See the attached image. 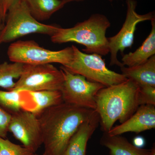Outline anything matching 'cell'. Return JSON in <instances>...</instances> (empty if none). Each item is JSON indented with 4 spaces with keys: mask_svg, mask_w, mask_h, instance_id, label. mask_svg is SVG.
Masks as SVG:
<instances>
[{
    "mask_svg": "<svg viewBox=\"0 0 155 155\" xmlns=\"http://www.w3.org/2000/svg\"><path fill=\"white\" fill-rule=\"evenodd\" d=\"M95 110L63 102L51 107L38 117L45 155H63L70 138Z\"/></svg>",
    "mask_w": 155,
    "mask_h": 155,
    "instance_id": "1",
    "label": "cell"
},
{
    "mask_svg": "<svg viewBox=\"0 0 155 155\" xmlns=\"http://www.w3.org/2000/svg\"><path fill=\"white\" fill-rule=\"evenodd\" d=\"M138 94V85L129 79L98 92L95 110L105 132L110 131L116 121L123 123L135 113L140 106Z\"/></svg>",
    "mask_w": 155,
    "mask_h": 155,
    "instance_id": "2",
    "label": "cell"
},
{
    "mask_svg": "<svg viewBox=\"0 0 155 155\" xmlns=\"http://www.w3.org/2000/svg\"><path fill=\"white\" fill-rule=\"evenodd\" d=\"M110 25V20L106 16L94 14L88 19L78 22L71 28L58 27L51 36V39L54 43L60 44L77 43L85 46L82 50L84 52L106 56L110 53L106 33Z\"/></svg>",
    "mask_w": 155,
    "mask_h": 155,
    "instance_id": "3",
    "label": "cell"
},
{
    "mask_svg": "<svg viewBox=\"0 0 155 155\" xmlns=\"http://www.w3.org/2000/svg\"><path fill=\"white\" fill-rule=\"evenodd\" d=\"M59 26L38 22L22 0H16L8 11L0 33V45L14 42L25 35L40 34L52 36Z\"/></svg>",
    "mask_w": 155,
    "mask_h": 155,
    "instance_id": "4",
    "label": "cell"
},
{
    "mask_svg": "<svg viewBox=\"0 0 155 155\" xmlns=\"http://www.w3.org/2000/svg\"><path fill=\"white\" fill-rule=\"evenodd\" d=\"M72 47V60L69 64L63 66L69 72L82 75L87 80L101 84L105 87L118 84L127 80L123 74L108 69L100 55L86 54L74 45Z\"/></svg>",
    "mask_w": 155,
    "mask_h": 155,
    "instance_id": "5",
    "label": "cell"
},
{
    "mask_svg": "<svg viewBox=\"0 0 155 155\" xmlns=\"http://www.w3.org/2000/svg\"><path fill=\"white\" fill-rule=\"evenodd\" d=\"M9 60L23 64H52L64 66L69 64L73 56L72 46L59 51L42 47L33 40L17 41L10 45L7 51Z\"/></svg>",
    "mask_w": 155,
    "mask_h": 155,
    "instance_id": "6",
    "label": "cell"
},
{
    "mask_svg": "<svg viewBox=\"0 0 155 155\" xmlns=\"http://www.w3.org/2000/svg\"><path fill=\"white\" fill-rule=\"evenodd\" d=\"M64 80L62 70L52 64H24L20 77L11 90L61 91Z\"/></svg>",
    "mask_w": 155,
    "mask_h": 155,
    "instance_id": "7",
    "label": "cell"
},
{
    "mask_svg": "<svg viewBox=\"0 0 155 155\" xmlns=\"http://www.w3.org/2000/svg\"><path fill=\"white\" fill-rule=\"evenodd\" d=\"M60 69L64 78L61 90L64 102L95 110L96 96L105 86L87 80L82 75L72 74L63 66H61Z\"/></svg>",
    "mask_w": 155,
    "mask_h": 155,
    "instance_id": "8",
    "label": "cell"
},
{
    "mask_svg": "<svg viewBox=\"0 0 155 155\" xmlns=\"http://www.w3.org/2000/svg\"><path fill=\"white\" fill-rule=\"evenodd\" d=\"M126 18L122 28L116 35L107 38L111 54L110 65H116L120 68L124 66L117 59V54L120 51L123 54L125 49L131 48L137 25L139 22L155 19L153 12L145 14H137L136 11L137 2L135 0H126Z\"/></svg>",
    "mask_w": 155,
    "mask_h": 155,
    "instance_id": "9",
    "label": "cell"
},
{
    "mask_svg": "<svg viewBox=\"0 0 155 155\" xmlns=\"http://www.w3.org/2000/svg\"><path fill=\"white\" fill-rule=\"evenodd\" d=\"M8 131L35 153L43 144L42 133L38 117L29 111L21 110L11 114Z\"/></svg>",
    "mask_w": 155,
    "mask_h": 155,
    "instance_id": "10",
    "label": "cell"
},
{
    "mask_svg": "<svg viewBox=\"0 0 155 155\" xmlns=\"http://www.w3.org/2000/svg\"><path fill=\"white\" fill-rule=\"evenodd\" d=\"M155 127V106L141 105L135 113L120 125L106 132L110 136L120 135L127 132L139 133Z\"/></svg>",
    "mask_w": 155,
    "mask_h": 155,
    "instance_id": "11",
    "label": "cell"
},
{
    "mask_svg": "<svg viewBox=\"0 0 155 155\" xmlns=\"http://www.w3.org/2000/svg\"><path fill=\"white\" fill-rule=\"evenodd\" d=\"M22 91L25 103L23 110L37 116L47 109L64 102L61 91Z\"/></svg>",
    "mask_w": 155,
    "mask_h": 155,
    "instance_id": "12",
    "label": "cell"
},
{
    "mask_svg": "<svg viewBox=\"0 0 155 155\" xmlns=\"http://www.w3.org/2000/svg\"><path fill=\"white\" fill-rule=\"evenodd\" d=\"M100 122L99 116L96 111L89 119L78 128L70 138L63 155H86L87 142Z\"/></svg>",
    "mask_w": 155,
    "mask_h": 155,
    "instance_id": "13",
    "label": "cell"
},
{
    "mask_svg": "<svg viewBox=\"0 0 155 155\" xmlns=\"http://www.w3.org/2000/svg\"><path fill=\"white\" fill-rule=\"evenodd\" d=\"M122 74L127 79L133 81L138 86L155 87V55L140 65L121 67Z\"/></svg>",
    "mask_w": 155,
    "mask_h": 155,
    "instance_id": "14",
    "label": "cell"
},
{
    "mask_svg": "<svg viewBox=\"0 0 155 155\" xmlns=\"http://www.w3.org/2000/svg\"><path fill=\"white\" fill-rule=\"evenodd\" d=\"M152 29L149 35L142 45L134 52L123 55L122 59L124 66L132 67L146 62L155 54V19L151 20Z\"/></svg>",
    "mask_w": 155,
    "mask_h": 155,
    "instance_id": "15",
    "label": "cell"
},
{
    "mask_svg": "<svg viewBox=\"0 0 155 155\" xmlns=\"http://www.w3.org/2000/svg\"><path fill=\"white\" fill-rule=\"evenodd\" d=\"M101 143L110 150V155H149L150 150L137 147L120 135L110 136L105 132Z\"/></svg>",
    "mask_w": 155,
    "mask_h": 155,
    "instance_id": "16",
    "label": "cell"
},
{
    "mask_svg": "<svg viewBox=\"0 0 155 155\" xmlns=\"http://www.w3.org/2000/svg\"><path fill=\"white\" fill-rule=\"evenodd\" d=\"M30 14L38 22L49 19L66 5L62 0H22Z\"/></svg>",
    "mask_w": 155,
    "mask_h": 155,
    "instance_id": "17",
    "label": "cell"
},
{
    "mask_svg": "<svg viewBox=\"0 0 155 155\" xmlns=\"http://www.w3.org/2000/svg\"><path fill=\"white\" fill-rule=\"evenodd\" d=\"M24 64L5 62L0 64V87L11 90L15 84L14 80L19 78Z\"/></svg>",
    "mask_w": 155,
    "mask_h": 155,
    "instance_id": "18",
    "label": "cell"
},
{
    "mask_svg": "<svg viewBox=\"0 0 155 155\" xmlns=\"http://www.w3.org/2000/svg\"><path fill=\"white\" fill-rule=\"evenodd\" d=\"M25 104L22 91L0 90V107L10 114L23 110Z\"/></svg>",
    "mask_w": 155,
    "mask_h": 155,
    "instance_id": "19",
    "label": "cell"
},
{
    "mask_svg": "<svg viewBox=\"0 0 155 155\" xmlns=\"http://www.w3.org/2000/svg\"><path fill=\"white\" fill-rule=\"evenodd\" d=\"M33 154L25 147L0 137V155H33Z\"/></svg>",
    "mask_w": 155,
    "mask_h": 155,
    "instance_id": "20",
    "label": "cell"
},
{
    "mask_svg": "<svg viewBox=\"0 0 155 155\" xmlns=\"http://www.w3.org/2000/svg\"><path fill=\"white\" fill-rule=\"evenodd\" d=\"M138 102L140 106L155 105V87L150 85L139 86Z\"/></svg>",
    "mask_w": 155,
    "mask_h": 155,
    "instance_id": "21",
    "label": "cell"
},
{
    "mask_svg": "<svg viewBox=\"0 0 155 155\" xmlns=\"http://www.w3.org/2000/svg\"><path fill=\"white\" fill-rule=\"evenodd\" d=\"M11 118V114L0 107V137L5 138Z\"/></svg>",
    "mask_w": 155,
    "mask_h": 155,
    "instance_id": "22",
    "label": "cell"
},
{
    "mask_svg": "<svg viewBox=\"0 0 155 155\" xmlns=\"http://www.w3.org/2000/svg\"><path fill=\"white\" fill-rule=\"evenodd\" d=\"M16 0H0V22L5 24L9 8Z\"/></svg>",
    "mask_w": 155,
    "mask_h": 155,
    "instance_id": "23",
    "label": "cell"
},
{
    "mask_svg": "<svg viewBox=\"0 0 155 155\" xmlns=\"http://www.w3.org/2000/svg\"><path fill=\"white\" fill-rule=\"evenodd\" d=\"M145 141L143 137L140 136L136 137L133 140V145L138 148L143 147L144 146Z\"/></svg>",
    "mask_w": 155,
    "mask_h": 155,
    "instance_id": "24",
    "label": "cell"
},
{
    "mask_svg": "<svg viewBox=\"0 0 155 155\" xmlns=\"http://www.w3.org/2000/svg\"><path fill=\"white\" fill-rule=\"evenodd\" d=\"M65 4L70 2H81V1H85V0H62Z\"/></svg>",
    "mask_w": 155,
    "mask_h": 155,
    "instance_id": "25",
    "label": "cell"
},
{
    "mask_svg": "<svg viewBox=\"0 0 155 155\" xmlns=\"http://www.w3.org/2000/svg\"><path fill=\"white\" fill-rule=\"evenodd\" d=\"M149 155H155V149L154 147L152 149L150 150Z\"/></svg>",
    "mask_w": 155,
    "mask_h": 155,
    "instance_id": "26",
    "label": "cell"
},
{
    "mask_svg": "<svg viewBox=\"0 0 155 155\" xmlns=\"http://www.w3.org/2000/svg\"><path fill=\"white\" fill-rule=\"evenodd\" d=\"M4 26V23H2L1 22H0V33H1V31L2 30L3 27Z\"/></svg>",
    "mask_w": 155,
    "mask_h": 155,
    "instance_id": "27",
    "label": "cell"
},
{
    "mask_svg": "<svg viewBox=\"0 0 155 155\" xmlns=\"http://www.w3.org/2000/svg\"><path fill=\"white\" fill-rule=\"evenodd\" d=\"M110 2H113V1H115V0H109ZM120 1H122V0H120Z\"/></svg>",
    "mask_w": 155,
    "mask_h": 155,
    "instance_id": "28",
    "label": "cell"
},
{
    "mask_svg": "<svg viewBox=\"0 0 155 155\" xmlns=\"http://www.w3.org/2000/svg\"><path fill=\"white\" fill-rule=\"evenodd\" d=\"M33 155H38V154H36L35 153H34ZM45 155L44 154H43V155Z\"/></svg>",
    "mask_w": 155,
    "mask_h": 155,
    "instance_id": "29",
    "label": "cell"
}]
</instances>
